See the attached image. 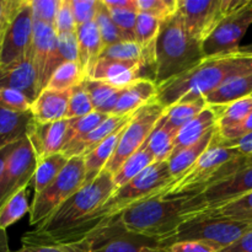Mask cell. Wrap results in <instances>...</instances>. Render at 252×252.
Here are the masks:
<instances>
[{"mask_svg":"<svg viewBox=\"0 0 252 252\" xmlns=\"http://www.w3.org/2000/svg\"><path fill=\"white\" fill-rule=\"evenodd\" d=\"M213 144L223 145V147H229V148H235V149H238L244 157L252 158V132L243 135V137L239 138V139L230 140V142L218 143L213 140Z\"/></svg>","mask_w":252,"mask_h":252,"instance_id":"816d5d0a","label":"cell"},{"mask_svg":"<svg viewBox=\"0 0 252 252\" xmlns=\"http://www.w3.org/2000/svg\"><path fill=\"white\" fill-rule=\"evenodd\" d=\"M0 89H12L24 94L32 103L41 94L38 75L31 52L10 65L0 69Z\"/></svg>","mask_w":252,"mask_h":252,"instance_id":"2e32d148","label":"cell"},{"mask_svg":"<svg viewBox=\"0 0 252 252\" xmlns=\"http://www.w3.org/2000/svg\"><path fill=\"white\" fill-rule=\"evenodd\" d=\"M246 0H179L177 12L187 31L203 42L216 27Z\"/></svg>","mask_w":252,"mask_h":252,"instance_id":"ba28073f","label":"cell"},{"mask_svg":"<svg viewBox=\"0 0 252 252\" xmlns=\"http://www.w3.org/2000/svg\"><path fill=\"white\" fill-rule=\"evenodd\" d=\"M78 62V38L76 32L68 34H61L57 39V47L48 66V79L52 74L64 63Z\"/></svg>","mask_w":252,"mask_h":252,"instance_id":"d590c367","label":"cell"},{"mask_svg":"<svg viewBox=\"0 0 252 252\" xmlns=\"http://www.w3.org/2000/svg\"><path fill=\"white\" fill-rule=\"evenodd\" d=\"M207 106L208 103L206 102V98L189 101V102H177L165 108L164 118L170 127L180 130L194 117H197Z\"/></svg>","mask_w":252,"mask_h":252,"instance_id":"836d02e7","label":"cell"},{"mask_svg":"<svg viewBox=\"0 0 252 252\" xmlns=\"http://www.w3.org/2000/svg\"><path fill=\"white\" fill-rule=\"evenodd\" d=\"M138 11L159 20L169 19L179 9V0H137Z\"/></svg>","mask_w":252,"mask_h":252,"instance_id":"ee69618b","label":"cell"},{"mask_svg":"<svg viewBox=\"0 0 252 252\" xmlns=\"http://www.w3.org/2000/svg\"><path fill=\"white\" fill-rule=\"evenodd\" d=\"M217 133V127L212 129L211 132L207 133L199 142L196 144L191 145L189 148L180 150V152L175 153L169 158L167 162H169L170 174L172 176V181L176 180L177 177L181 176L182 174L191 169L194 165V162L203 155V153L208 149L212 145V142L214 139V135Z\"/></svg>","mask_w":252,"mask_h":252,"instance_id":"4316f807","label":"cell"},{"mask_svg":"<svg viewBox=\"0 0 252 252\" xmlns=\"http://www.w3.org/2000/svg\"><path fill=\"white\" fill-rule=\"evenodd\" d=\"M161 22V20L158 17L138 12L137 24H135V42L143 49L145 64L149 65L154 64L155 44H157Z\"/></svg>","mask_w":252,"mask_h":252,"instance_id":"4dcf8cb0","label":"cell"},{"mask_svg":"<svg viewBox=\"0 0 252 252\" xmlns=\"http://www.w3.org/2000/svg\"><path fill=\"white\" fill-rule=\"evenodd\" d=\"M219 252H252V230L244 234L235 243L221 249Z\"/></svg>","mask_w":252,"mask_h":252,"instance_id":"f5cc1de1","label":"cell"},{"mask_svg":"<svg viewBox=\"0 0 252 252\" xmlns=\"http://www.w3.org/2000/svg\"><path fill=\"white\" fill-rule=\"evenodd\" d=\"M33 36V16L30 0H22V4L14 19L10 22L0 49V69L10 65L31 49Z\"/></svg>","mask_w":252,"mask_h":252,"instance_id":"4fadbf2b","label":"cell"},{"mask_svg":"<svg viewBox=\"0 0 252 252\" xmlns=\"http://www.w3.org/2000/svg\"><path fill=\"white\" fill-rule=\"evenodd\" d=\"M203 59L202 43L187 31L179 12L161 22L153 64L157 85L191 70Z\"/></svg>","mask_w":252,"mask_h":252,"instance_id":"3957f363","label":"cell"},{"mask_svg":"<svg viewBox=\"0 0 252 252\" xmlns=\"http://www.w3.org/2000/svg\"><path fill=\"white\" fill-rule=\"evenodd\" d=\"M220 249L203 241H176L167 252H219Z\"/></svg>","mask_w":252,"mask_h":252,"instance_id":"f907efd6","label":"cell"},{"mask_svg":"<svg viewBox=\"0 0 252 252\" xmlns=\"http://www.w3.org/2000/svg\"><path fill=\"white\" fill-rule=\"evenodd\" d=\"M86 79L85 73L78 62L64 63L52 74L46 89L54 91H69L80 85Z\"/></svg>","mask_w":252,"mask_h":252,"instance_id":"e575fe53","label":"cell"},{"mask_svg":"<svg viewBox=\"0 0 252 252\" xmlns=\"http://www.w3.org/2000/svg\"><path fill=\"white\" fill-rule=\"evenodd\" d=\"M70 120L58 121L51 123H38L32 121L27 132V139L30 140L36 154L37 161L63 152L66 144Z\"/></svg>","mask_w":252,"mask_h":252,"instance_id":"9a60e30c","label":"cell"},{"mask_svg":"<svg viewBox=\"0 0 252 252\" xmlns=\"http://www.w3.org/2000/svg\"><path fill=\"white\" fill-rule=\"evenodd\" d=\"M90 252H167L174 240H160L125 230L112 219L100 230L91 234Z\"/></svg>","mask_w":252,"mask_h":252,"instance_id":"30bf717a","label":"cell"},{"mask_svg":"<svg viewBox=\"0 0 252 252\" xmlns=\"http://www.w3.org/2000/svg\"><path fill=\"white\" fill-rule=\"evenodd\" d=\"M54 30L58 36L76 32V25L73 11H71L70 0H61L59 2L56 21H54Z\"/></svg>","mask_w":252,"mask_h":252,"instance_id":"7dc6e473","label":"cell"},{"mask_svg":"<svg viewBox=\"0 0 252 252\" xmlns=\"http://www.w3.org/2000/svg\"><path fill=\"white\" fill-rule=\"evenodd\" d=\"M113 22L121 30L126 41H135V24H137L138 11L134 10L108 9Z\"/></svg>","mask_w":252,"mask_h":252,"instance_id":"f6af8a7d","label":"cell"},{"mask_svg":"<svg viewBox=\"0 0 252 252\" xmlns=\"http://www.w3.org/2000/svg\"><path fill=\"white\" fill-rule=\"evenodd\" d=\"M33 21L43 22L54 27L61 0H30Z\"/></svg>","mask_w":252,"mask_h":252,"instance_id":"bcb514c9","label":"cell"},{"mask_svg":"<svg viewBox=\"0 0 252 252\" xmlns=\"http://www.w3.org/2000/svg\"><path fill=\"white\" fill-rule=\"evenodd\" d=\"M155 160L153 155L148 152L147 148L143 145L137 153L128 158L120 169L113 174V181H115L116 187H122L133 179L142 174L145 169L154 164Z\"/></svg>","mask_w":252,"mask_h":252,"instance_id":"d6a6232c","label":"cell"},{"mask_svg":"<svg viewBox=\"0 0 252 252\" xmlns=\"http://www.w3.org/2000/svg\"><path fill=\"white\" fill-rule=\"evenodd\" d=\"M36 167V154L26 137L20 140L11 153L0 176V208L17 192L27 189L33 179Z\"/></svg>","mask_w":252,"mask_h":252,"instance_id":"7c38bea8","label":"cell"},{"mask_svg":"<svg viewBox=\"0 0 252 252\" xmlns=\"http://www.w3.org/2000/svg\"><path fill=\"white\" fill-rule=\"evenodd\" d=\"M100 58L113 61H140L144 62V53L135 41H123L103 48ZM98 58V59H100ZM147 65V64H145Z\"/></svg>","mask_w":252,"mask_h":252,"instance_id":"ab89813d","label":"cell"},{"mask_svg":"<svg viewBox=\"0 0 252 252\" xmlns=\"http://www.w3.org/2000/svg\"><path fill=\"white\" fill-rule=\"evenodd\" d=\"M219 117L217 123V137L224 138L240 127L252 113V96L218 107Z\"/></svg>","mask_w":252,"mask_h":252,"instance_id":"83f0119b","label":"cell"},{"mask_svg":"<svg viewBox=\"0 0 252 252\" xmlns=\"http://www.w3.org/2000/svg\"><path fill=\"white\" fill-rule=\"evenodd\" d=\"M84 86L93 101L94 110L106 116H112L123 89L116 88L105 81L85 79Z\"/></svg>","mask_w":252,"mask_h":252,"instance_id":"f1b7e54d","label":"cell"},{"mask_svg":"<svg viewBox=\"0 0 252 252\" xmlns=\"http://www.w3.org/2000/svg\"><path fill=\"white\" fill-rule=\"evenodd\" d=\"M134 113H129V115L125 116H108L100 126H97L95 129L91 130L89 134L79 139L78 142H75L70 147L65 148L63 150V154L68 159L74 157H85L88 153L95 149L101 142H103L106 138L113 134L116 130L126 127L130 122Z\"/></svg>","mask_w":252,"mask_h":252,"instance_id":"d6986e66","label":"cell"},{"mask_svg":"<svg viewBox=\"0 0 252 252\" xmlns=\"http://www.w3.org/2000/svg\"><path fill=\"white\" fill-rule=\"evenodd\" d=\"M241 51L244 52H249V53H252V44H249V46H245V47H240Z\"/></svg>","mask_w":252,"mask_h":252,"instance_id":"680465c9","label":"cell"},{"mask_svg":"<svg viewBox=\"0 0 252 252\" xmlns=\"http://www.w3.org/2000/svg\"><path fill=\"white\" fill-rule=\"evenodd\" d=\"M84 157L70 158L61 174L43 189L34 194L30 209V224L41 225L64 202L85 184Z\"/></svg>","mask_w":252,"mask_h":252,"instance_id":"8992f818","label":"cell"},{"mask_svg":"<svg viewBox=\"0 0 252 252\" xmlns=\"http://www.w3.org/2000/svg\"><path fill=\"white\" fill-rule=\"evenodd\" d=\"M140 61H113L100 58L94 65L88 79L105 81L116 88H127L140 79V71L144 66Z\"/></svg>","mask_w":252,"mask_h":252,"instance_id":"ac0fdd59","label":"cell"},{"mask_svg":"<svg viewBox=\"0 0 252 252\" xmlns=\"http://www.w3.org/2000/svg\"><path fill=\"white\" fill-rule=\"evenodd\" d=\"M252 25V0L229 14L213 32L202 42L204 58L236 53L240 41Z\"/></svg>","mask_w":252,"mask_h":252,"instance_id":"8fae6325","label":"cell"},{"mask_svg":"<svg viewBox=\"0 0 252 252\" xmlns=\"http://www.w3.org/2000/svg\"><path fill=\"white\" fill-rule=\"evenodd\" d=\"M17 144H19V142L14 143V144L7 145V147L2 148V149L0 150V176H1L2 170H4L5 165H6L7 159H9V157L11 155V153L15 150V148L17 147Z\"/></svg>","mask_w":252,"mask_h":252,"instance_id":"9f6ffc18","label":"cell"},{"mask_svg":"<svg viewBox=\"0 0 252 252\" xmlns=\"http://www.w3.org/2000/svg\"><path fill=\"white\" fill-rule=\"evenodd\" d=\"M0 106L15 112H27L31 111L32 102L20 91L0 89Z\"/></svg>","mask_w":252,"mask_h":252,"instance_id":"c3c4849f","label":"cell"},{"mask_svg":"<svg viewBox=\"0 0 252 252\" xmlns=\"http://www.w3.org/2000/svg\"><path fill=\"white\" fill-rule=\"evenodd\" d=\"M252 96V73L229 79L226 83L206 97L209 106H226L231 102Z\"/></svg>","mask_w":252,"mask_h":252,"instance_id":"484cf974","label":"cell"},{"mask_svg":"<svg viewBox=\"0 0 252 252\" xmlns=\"http://www.w3.org/2000/svg\"><path fill=\"white\" fill-rule=\"evenodd\" d=\"M22 246L16 251L10 252H90V239L73 244H37L21 241Z\"/></svg>","mask_w":252,"mask_h":252,"instance_id":"60d3db41","label":"cell"},{"mask_svg":"<svg viewBox=\"0 0 252 252\" xmlns=\"http://www.w3.org/2000/svg\"><path fill=\"white\" fill-rule=\"evenodd\" d=\"M57 39H58V34L53 26L43 24V22L33 21V36H32L30 52H31L32 61H33L37 75H38L41 93L46 89L49 81L48 66L56 51Z\"/></svg>","mask_w":252,"mask_h":252,"instance_id":"e0dca14e","label":"cell"},{"mask_svg":"<svg viewBox=\"0 0 252 252\" xmlns=\"http://www.w3.org/2000/svg\"><path fill=\"white\" fill-rule=\"evenodd\" d=\"M204 212H209L216 216L238 219V220H252V192L225 204V206L219 207L213 211Z\"/></svg>","mask_w":252,"mask_h":252,"instance_id":"b9f144b4","label":"cell"},{"mask_svg":"<svg viewBox=\"0 0 252 252\" xmlns=\"http://www.w3.org/2000/svg\"><path fill=\"white\" fill-rule=\"evenodd\" d=\"M78 38V63L83 68L86 79L103 51L102 39L95 21H90L76 27Z\"/></svg>","mask_w":252,"mask_h":252,"instance_id":"603a6c76","label":"cell"},{"mask_svg":"<svg viewBox=\"0 0 252 252\" xmlns=\"http://www.w3.org/2000/svg\"><path fill=\"white\" fill-rule=\"evenodd\" d=\"M204 211L197 193L154 196L115 217L125 230L160 240H174L180 226Z\"/></svg>","mask_w":252,"mask_h":252,"instance_id":"7a4b0ae2","label":"cell"},{"mask_svg":"<svg viewBox=\"0 0 252 252\" xmlns=\"http://www.w3.org/2000/svg\"><path fill=\"white\" fill-rule=\"evenodd\" d=\"M252 73V53L239 51L204 58L191 70L158 85L157 101L165 108L177 102L206 98L235 76Z\"/></svg>","mask_w":252,"mask_h":252,"instance_id":"6da1fadb","label":"cell"},{"mask_svg":"<svg viewBox=\"0 0 252 252\" xmlns=\"http://www.w3.org/2000/svg\"><path fill=\"white\" fill-rule=\"evenodd\" d=\"M32 121L31 111L15 112L0 106V150L26 138Z\"/></svg>","mask_w":252,"mask_h":252,"instance_id":"cb8c5ba5","label":"cell"},{"mask_svg":"<svg viewBox=\"0 0 252 252\" xmlns=\"http://www.w3.org/2000/svg\"><path fill=\"white\" fill-rule=\"evenodd\" d=\"M68 161L69 159L63 153L49 155V157L37 161L36 171H34L33 179L31 182L34 194L43 191L61 174L62 170L68 164Z\"/></svg>","mask_w":252,"mask_h":252,"instance_id":"1f68e13d","label":"cell"},{"mask_svg":"<svg viewBox=\"0 0 252 252\" xmlns=\"http://www.w3.org/2000/svg\"><path fill=\"white\" fill-rule=\"evenodd\" d=\"M30 209L31 206L27 201V189H22L0 208V228L6 230L25 214L30 213Z\"/></svg>","mask_w":252,"mask_h":252,"instance_id":"8d00e7d4","label":"cell"},{"mask_svg":"<svg viewBox=\"0 0 252 252\" xmlns=\"http://www.w3.org/2000/svg\"><path fill=\"white\" fill-rule=\"evenodd\" d=\"M179 130L170 127L165 121L164 115L158 122L157 127L149 135L144 147L153 155L155 161H167L174 152V145Z\"/></svg>","mask_w":252,"mask_h":252,"instance_id":"f546056e","label":"cell"},{"mask_svg":"<svg viewBox=\"0 0 252 252\" xmlns=\"http://www.w3.org/2000/svg\"><path fill=\"white\" fill-rule=\"evenodd\" d=\"M107 117L108 116L102 115V113L96 112L95 111V112L90 113V115L85 116V117L70 120L68 134H66V144L64 147V149L73 145L74 143L78 142L83 137H85L86 134H89L91 130H94L97 126H100Z\"/></svg>","mask_w":252,"mask_h":252,"instance_id":"f35d334b","label":"cell"},{"mask_svg":"<svg viewBox=\"0 0 252 252\" xmlns=\"http://www.w3.org/2000/svg\"><path fill=\"white\" fill-rule=\"evenodd\" d=\"M250 158V157H249ZM250 165H252V158H250Z\"/></svg>","mask_w":252,"mask_h":252,"instance_id":"91938a15","label":"cell"},{"mask_svg":"<svg viewBox=\"0 0 252 252\" xmlns=\"http://www.w3.org/2000/svg\"><path fill=\"white\" fill-rule=\"evenodd\" d=\"M0 252H10L6 230L0 228Z\"/></svg>","mask_w":252,"mask_h":252,"instance_id":"6f0895ef","label":"cell"},{"mask_svg":"<svg viewBox=\"0 0 252 252\" xmlns=\"http://www.w3.org/2000/svg\"><path fill=\"white\" fill-rule=\"evenodd\" d=\"M95 112L94 110L93 101L84 86V81L71 90L70 100H69L68 112H66V120H74V118L85 117L90 113Z\"/></svg>","mask_w":252,"mask_h":252,"instance_id":"7bdbcfd3","label":"cell"},{"mask_svg":"<svg viewBox=\"0 0 252 252\" xmlns=\"http://www.w3.org/2000/svg\"><path fill=\"white\" fill-rule=\"evenodd\" d=\"M94 21H95L96 26H97L98 31H100L103 48H106L108 46H112L115 43H118V42L126 41L125 36L121 32V30L113 22L110 10L103 4L102 0L98 1L97 11H96Z\"/></svg>","mask_w":252,"mask_h":252,"instance_id":"74e56055","label":"cell"},{"mask_svg":"<svg viewBox=\"0 0 252 252\" xmlns=\"http://www.w3.org/2000/svg\"><path fill=\"white\" fill-rule=\"evenodd\" d=\"M252 132V113L250 116H249L248 120L245 121V122L243 123V125L240 126L239 128H236L235 130H233V132L229 133L228 135H225L224 138H218L217 137V133L216 135H214V142H230V140H235V139H239V138H241L243 135L248 134V133H251Z\"/></svg>","mask_w":252,"mask_h":252,"instance_id":"db71d44e","label":"cell"},{"mask_svg":"<svg viewBox=\"0 0 252 252\" xmlns=\"http://www.w3.org/2000/svg\"><path fill=\"white\" fill-rule=\"evenodd\" d=\"M100 0H70L71 11L76 27L94 21Z\"/></svg>","mask_w":252,"mask_h":252,"instance_id":"681fc988","label":"cell"},{"mask_svg":"<svg viewBox=\"0 0 252 252\" xmlns=\"http://www.w3.org/2000/svg\"><path fill=\"white\" fill-rule=\"evenodd\" d=\"M250 192H252V165L209 186L198 194V199L204 211H213Z\"/></svg>","mask_w":252,"mask_h":252,"instance_id":"5bb4252c","label":"cell"},{"mask_svg":"<svg viewBox=\"0 0 252 252\" xmlns=\"http://www.w3.org/2000/svg\"><path fill=\"white\" fill-rule=\"evenodd\" d=\"M164 113L165 107L160 105L157 100L143 106L134 113L130 122L123 130V134L112 159L106 166V169L111 174H115L128 158L132 157L145 144Z\"/></svg>","mask_w":252,"mask_h":252,"instance_id":"9c48e42d","label":"cell"},{"mask_svg":"<svg viewBox=\"0 0 252 252\" xmlns=\"http://www.w3.org/2000/svg\"><path fill=\"white\" fill-rule=\"evenodd\" d=\"M71 90L54 91L44 89L31 106L33 120L38 123H51L66 120Z\"/></svg>","mask_w":252,"mask_h":252,"instance_id":"ffe728a7","label":"cell"},{"mask_svg":"<svg viewBox=\"0 0 252 252\" xmlns=\"http://www.w3.org/2000/svg\"><path fill=\"white\" fill-rule=\"evenodd\" d=\"M218 117V107L209 105L207 106L197 117H194L191 122L187 123L186 126H184L179 130V133L176 135V139H175L174 152H172V154L199 142L207 133H209L212 129H214L217 127Z\"/></svg>","mask_w":252,"mask_h":252,"instance_id":"7402d4cb","label":"cell"},{"mask_svg":"<svg viewBox=\"0 0 252 252\" xmlns=\"http://www.w3.org/2000/svg\"><path fill=\"white\" fill-rule=\"evenodd\" d=\"M126 127H127V126H126ZM126 127L116 130L113 134H111L110 137L106 138V139L103 140V142H101L95 149L91 150L90 153H88V154L84 157L86 171L85 184H89V182H91L93 180H95L96 177L98 176V174H100L103 169H106V166H107V164L110 162V160L112 159L116 149H117V145L118 143H120L121 137H122L123 130L126 129Z\"/></svg>","mask_w":252,"mask_h":252,"instance_id":"d4e9b609","label":"cell"},{"mask_svg":"<svg viewBox=\"0 0 252 252\" xmlns=\"http://www.w3.org/2000/svg\"><path fill=\"white\" fill-rule=\"evenodd\" d=\"M158 85L153 79L140 78L123 89L112 116H125L157 100Z\"/></svg>","mask_w":252,"mask_h":252,"instance_id":"44dd1931","label":"cell"},{"mask_svg":"<svg viewBox=\"0 0 252 252\" xmlns=\"http://www.w3.org/2000/svg\"><path fill=\"white\" fill-rule=\"evenodd\" d=\"M102 1L103 4L111 10L118 9V10H134V11H138L137 0H102Z\"/></svg>","mask_w":252,"mask_h":252,"instance_id":"11a10c76","label":"cell"},{"mask_svg":"<svg viewBox=\"0 0 252 252\" xmlns=\"http://www.w3.org/2000/svg\"><path fill=\"white\" fill-rule=\"evenodd\" d=\"M116 189L113 175L103 169L95 180L84 185L34 230L42 234H57L78 225L100 208Z\"/></svg>","mask_w":252,"mask_h":252,"instance_id":"5b68a950","label":"cell"},{"mask_svg":"<svg viewBox=\"0 0 252 252\" xmlns=\"http://www.w3.org/2000/svg\"><path fill=\"white\" fill-rule=\"evenodd\" d=\"M250 166V158L235 148L213 144L194 162L191 169L177 177L159 192L158 196L199 194L216 182L226 179L244 167Z\"/></svg>","mask_w":252,"mask_h":252,"instance_id":"277c9868","label":"cell"},{"mask_svg":"<svg viewBox=\"0 0 252 252\" xmlns=\"http://www.w3.org/2000/svg\"><path fill=\"white\" fill-rule=\"evenodd\" d=\"M250 230H252V220H238L202 212L189 218L180 226L175 236V243L203 241L221 250Z\"/></svg>","mask_w":252,"mask_h":252,"instance_id":"52a82bcc","label":"cell"}]
</instances>
